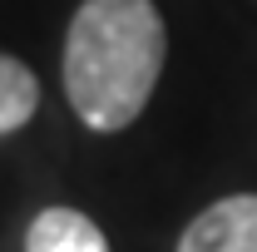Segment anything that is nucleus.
I'll list each match as a JSON object with an SVG mask.
<instances>
[{
  "instance_id": "obj_4",
  "label": "nucleus",
  "mask_w": 257,
  "mask_h": 252,
  "mask_svg": "<svg viewBox=\"0 0 257 252\" xmlns=\"http://www.w3.org/2000/svg\"><path fill=\"white\" fill-rule=\"evenodd\" d=\"M40 109V79L25 60L15 55H0V139L25 129Z\"/></svg>"
},
{
  "instance_id": "obj_3",
  "label": "nucleus",
  "mask_w": 257,
  "mask_h": 252,
  "mask_svg": "<svg viewBox=\"0 0 257 252\" xmlns=\"http://www.w3.org/2000/svg\"><path fill=\"white\" fill-rule=\"evenodd\" d=\"M25 252H109V237L79 208H40L25 227Z\"/></svg>"
},
{
  "instance_id": "obj_1",
  "label": "nucleus",
  "mask_w": 257,
  "mask_h": 252,
  "mask_svg": "<svg viewBox=\"0 0 257 252\" xmlns=\"http://www.w3.org/2000/svg\"><path fill=\"white\" fill-rule=\"evenodd\" d=\"M168 30L154 0H84L64 35V94L94 134L128 129L159 89Z\"/></svg>"
},
{
  "instance_id": "obj_2",
  "label": "nucleus",
  "mask_w": 257,
  "mask_h": 252,
  "mask_svg": "<svg viewBox=\"0 0 257 252\" xmlns=\"http://www.w3.org/2000/svg\"><path fill=\"white\" fill-rule=\"evenodd\" d=\"M178 252H257V193H232L208 203L183 227Z\"/></svg>"
}]
</instances>
